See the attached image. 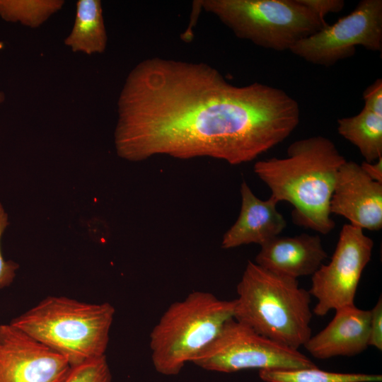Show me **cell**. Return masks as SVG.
<instances>
[{"instance_id":"obj_17","label":"cell","mask_w":382,"mask_h":382,"mask_svg":"<svg viewBox=\"0 0 382 382\" xmlns=\"http://www.w3.org/2000/svg\"><path fill=\"white\" fill-rule=\"evenodd\" d=\"M260 378L265 382H381L382 376L360 373H335L317 366L294 369H262Z\"/></svg>"},{"instance_id":"obj_11","label":"cell","mask_w":382,"mask_h":382,"mask_svg":"<svg viewBox=\"0 0 382 382\" xmlns=\"http://www.w3.org/2000/svg\"><path fill=\"white\" fill-rule=\"evenodd\" d=\"M330 211L362 229H381L382 183L370 178L359 164L346 161L337 173Z\"/></svg>"},{"instance_id":"obj_7","label":"cell","mask_w":382,"mask_h":382,"mask_svg":"<svg viewBox=\"0 0 382 382\" xmlns=\"http://www.w3.org/2000/svg\"><path fill=\"white\" fill-rule=\"evenodd\" d=\"M192 363L212 371L232 373L244 369H294L315 367L299 350L265 337L233 318Z\"/></svg>"},{"instance_id":"obj_14","label":"cell","mask_w":382,"mask_h":382,"mask_svg":"<svg viewBox=\"0 0 382 382\" xmlns=\"http://www.w3.org/2000/svg\"><path fill=\"white\" fill-rule=\"evenodd\" d=\"M241 195L239 216L221 241L224 249L250 243L262 245L279 236L286 226L284 216L277 209L278 202L273 197L259 199L245 180L241 185Z\"/></svg>"},{"instance_id":"obj_10","label":"cell","mask_w":382,"mask_h":382,"mask_svg":"<svg viewBox=\"0 0 382 382\" xmlns=\"http://www.w3.org/2000/svg\"><path fill=\"white\" fill-rule=\"evenodd\" d=\"M71 365L9 324L0 325V382H62Z\"/></svg>"},{"instance_id":"obj_3","label":"cell","mask_w":382,"mask_h":382,"mask_svg":"<svg viewBox=\"0 0 382 382\" xmlns=\"http://www.w3.org/2000/svg\"><path fill=\"white\" fill-rule=\"evenodd\" d=\"M236 289L233 318L237 321L296 350L311 337V294L297 279L249 260Z\"/></svg>"},{"instance_id":"obj_8","label":"cell","mask_w":382,"mask_h":382,"mask_svg":"<svg viewBox=\"0 0 382 382\" xmlns=\"http://www.w3.org/2000/svg\"><path fill=\"white\" fill-rule=\"evenodd\" d=\"M357 46L381 52V0L360 1L348 15L298 41L289 50L309 63L330 66L354 55Z\"/></svg>"},{"instance_id":"obj_15","label":"cell","mask_w":382,"mask_h":382,"mask_svg":"<svg viewBox=\"0 0 382 382\" xmlns=\"http://www.w3.org/2000/svg\"><path fill=\"white\" fill-rule=\"evenodd\" d=\"M108 35L100 0H79L73 28L64 44L74 52L101 54L106 49Z\"/></svg>"},{"instance_id":"obj_6","label":"cell","mask_w":382,"mask_h":382,"mask_svg":"<svg viewBox=\"0 0 382 382\" xmlns=\"http://www.w3.org/2000/svg\"><path fill=\"white\" fill-rule=\"evenodd\" d=\"M197 2L237 37L275 51L289 50L296 42L328 25L299 0H202Z\"/></svg>"},{"instance_id":"obj_21","label":"cell","mask_w":382,"mask_h":382,"mask_svg":"<svg viewBox=\"0 0 382 382\" xmlns=\"http://www.w3.org/2000/svg\"><path fill=\"white\" fill-rule=\"evenodd\" d=\"M369 346L382 350V299L380 296L375 306L370 310Z\"/></svg>"},{"instance_id":"obj_4","label":"cell","mask_w":382,"mask_h":382,"mask_svg":"<svg viewBox=\"0 0 382 382\" xmlns=\"http://www.w3.org/2000/svg\"><path fill=\"white\" fill-rule=\"evenodd\" d=\"M115 313L112 305L107 302L90 303L52 296L10 324L74 366L105 355Z\"/></svg>"},{"instance_id":"obj_22","label":"cell","mask_w":382,"mask_h":382,"mask_svg":"<svg viewBox=\"0 0 382 382\" xmlns=\"http://www.w3.org/2000/svg\"><path fill=\"white\" fill-rule=\"evenodd\" d=\"M364 108L382 116V79H378L363 93Z\"/></svg>"},{"instance_id":"obj_20","label":"cell","mask_w":382,"mask_h":382,"mask_svg":"<svg viewBox=\"0 0 382 382\" xmlns=\"http://www.w3.org/2000/svg\"><path fill=\"white\" fill-rule=\"evenodd\" d=\"M8 214L0 202V289L8 286L13 281L19 265L12 260H6L2 255L1 241L2 236L8 226Z\"/></svg>"},{"instance_id":"obj_18","label":"cell","mask_w":382,"mask_h":382,"mask_svg":"<svg viewBox=\"0 0 382 382\" xmlns=\"http://www.w3.org/2000/svg\"><path fill=\"white\" fill-rule=\"evenodd\" d=\"M63 0H0V18L37 28L58 12Z\"/></svg>"},{"instance_id":"obj_19","label":"cell","mask_w":382,"mask_h":382,"mask_svg":"<svg viewBox=\"0 0 382 382\" xmlns=\"http://www.w3.org/2000/svg\"><path fill=\"white\" fill-rule=\"evenodd\" d=\"M112 374L106 356L71 366L62 382H111Z\"/></svg>"},{"instance_id":"obj_9","label":"cell","mask_w":382,"mask_h":382,"mask_svg":"<svg viewBox=\"0 0 382 382\" xmlns=\"http://www.w3.org/2000/svg\"><path fill=\"white\" fill-rule=\"evenodd\" d=\"M373 240L363 229L345 224L330 262L321 265L311 277L308 290L317 299L313 313L325 316L331 310L354 305L362 272L371 260Z\"/></svg>"},{"instance_id":"obj_1","label":"cell","mask_w":382,"mask_h":382,"mask_svg":"<svg viewBox=\"0 0 382 382\" xmlns=\"http://www.w3.org/2000/svg\"><path fill=\"white\" fill-rule=\"evenodd\" d=\"M117 115L115 146L123 159L210 157L238 165L285 140L300 108L282 89L237 86L207 64L152 57L128 74Z\"/></svg>"},{"instance_id":"obj_13","label":"cell","mask_w":382,"mask_h":382,"mask_svg":"<svg viewBox=\"0 0 382 382\" xmlns=\"http://www.w3.org/2000/svg\"><path fill=\"white\" fill-rule=\"evenodd\" d=\"M370 318V310L355 305L340 308L328 325L311 336L303 347L320 359L357 355L369 347Z\"/></svg>"},{"instance_id":"obj_24","label":"cell","mask_w":382,"mask_h":382,"mask_svg":"<svg viewBox=\"0 0 382 382\" xmlns=\"http://www.w3.org/2000/svg\"><path fill=\"white\" fill-rule=\"evenodd\" d=\"M360 166L370 178L382 183V158L371 163L363 161Z\"/></svg>"},{"instance_id":"obj_23","label":"cell","mask_w":382,"mask_h":382,"mask_svg":"<svg viewBox=\"0 0 382 382\" xmlns=\"http://www.w3.org/2000/svg\"><path fill=\"white\" fill-rule=\"evenodd\" d=\"M301 4L310 8L324 23L325 16L330 13H337L345 6L343 0H299Z\"/></svg>"},{"instance_id":"obj_5","label":"cell","mask_w":382,"mask_h":382,"mask_svg":"<svg viewBox=\"0 0 382 382\" xmlns=\"http://www.w3.org/2000/svg\"><path fill=\"white\" fill-rule=\"evenodd\" d=\"M235 301L195 291L173 303L150 334L153 365L165 376L178 374L192 362L233 318Z\"/></svg>"},{"instance_id":"obj_2","label":"cell","mask_w":382,"mask_h":382,"mask_svg":"<svg viewBox=\"0 0 382 382\" xmlns=\"http://www.w3.org/2000/svg\"><path fill=\"white\" fill-rule=\"evenodd\" d=\"M286 154L256 162L255 173L268 186L270 197L292 204L296 224L328 234L335 226L330 200L337 173L346 159L322 136L295 141Z\"/></svg>"},{"instance_id":"obj_16","label":"cell","mask_w":382,"mask_h":382,"mask_svg":"<svg viewBox=\"0 0 382 382\" xmlns=\"http://www.w3.org/2000/svg\"><path fill=\"white\" fill-rule=\"evenodd\" d=\"M338 133L359 149L366 162L382 158V116L363 108L337 120Z\"/></svg>"},{"instance_id":"obj_12","label":"cell","mask_w":382,"mask_h":382,"mask_svg":"<svg viewBox=\"0 0 382 382\" xmlns=\"http://www.w3.org/2000/svg\"><path fill=\"white\" fill-rule=\"evenodd\" d=\"M255 263L274 274L296 279L313 275L327 258L318 235L277 236L263 245Z\"/></svg>"},{"instance_id":"obj_25","label":"cell","mask_w":382,"mask_h":382,"mask_svg":"<svg viewBox=\"0 0 382 382\" xmlns=\"http://www.w3.org/2000/svg\"><path fill=\"white\" fill-rule=\"evenodd\" d=\"M5 100V94L4 92L0 91V104Z\"/></svg>"}]
</instances>
